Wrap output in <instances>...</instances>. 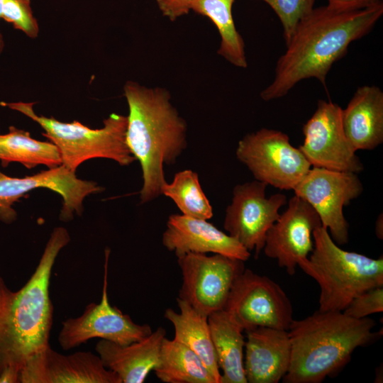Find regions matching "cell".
<instances>
[{
  "instance_id": "1",
  "label": "cell",
  "mask_w": 383,
  "mask_h": 383,
  "mask_svg": "<svg viewBox=\"0 0 383 383\" xmlns=\"http://www.w3.org/2000/svg\"><path fill=\"white\" fill-rule=\"evenodd\" d=\"M383 14L381 0L355 10L328 5L313 8L297 24L287 50L277 60L272 82L260 93L266 101L284 96L300 81L316 78L326 87L333 63L349 45L374 28Z\"/></svg>"
},
{
  "instance_id": "2",
  "label": "cell",
  "mask_w": 383,
  "mask_h": 383,
  "mask_svg": "<svg viewBox=\"0 0 383 383\" xmlns=\"http://www.w3.org/2000/svg\"><path fill=\"white\" fill-rule=\"evenodd\" d=\"M70 241L65 228H55L35 271L19 289H10L0 276V374L7 367L21 374L31 357L50 345V277L59 252Z\"/></svg>"
},
{
  "instance_id": "3",
  "label": "cell",
  "mask_w": 383,
  "mask_h": 383,
  "mask_svg": "<svg viewBox=\"0 0 383 383\" xmlns=\"http://www.w3.org/2000/svg\"><path fill=\"white\" fill-rule=\"evenodd\" d=\"M123 94L129 109L126 141L141 166L140 198L143 204L162 194L166 182L164 165L174 164L187 148V123L164 88L128 81Z\"/></svg>"
},
{
  "instance_id": "4",
  "label": "cell",
  "mask_w": 383,
  "mask_h": 383,
  "mask_svg": "<svg viewBox=\"0 0 383 383\" xmlns=\"http://www.w3.org/2000/svg\"><path fill=\"white\" fill-rule=\"evenodd\" d=\"M376 325L367 317L355 318L343 311H319L293 320L288 335L291 360L283 377L285 383H320L339 372L357 347L375 340Z\"/></svg>"
},
{
  "instance_id": "5",
  "label": "cell",
  "mask_w": 383,
  "mask_h": 383,
  "mask_svg": "<svg viewBox=\"0 0 383 383\" xmlns=\"http://www.w3.org/2000/svg\"><path fill=\"white\" fill-rule=\"evenodd\" d=\"M313 249L298 266L320 286L319 311H343L362 293L383 286V257L341 249L321 226L313 232Z\"/></svg>"
},
{
  "instance_id": "6",
  "label": "cell",
  "mask_w": 383,
  "mask_h": 383,
  "mask_svg": "<svg viewBox=\"0 0 383 383\" xmlns=\"http://www.w3.org/2000/svg\"><path fill=\"white\" fill-rule=\"evenodd\" d=\"M33 104L22 101L0 103L40 125L45 131L43 135L58 148L62 165L71 171L75 172L82 162L92 158L111 159L122 166L136 160L126 141V116L113 113L104 120L102 128L92 129L77 121L66 123L39 116L34 111Z\"/></svg>"
},
{
  "instance_id": "7",
  "label": "cell",
  "mask_w": 383,
  "mask_h": 383,
  "mask_svg": "<svg viewBox=\"0 0 383 383\" xmlns=\"http://www.w3.org/2000/svg\"><path fill=\"white\" fill-rule=\"evenodd\" d=\"M235 154L255 180L280 190H293L311 167L289 137L274 129L263 128L245 135Z\"/></svg>"
},
{
  "instance_id": "8",
  "label": "cell",
  "mask_w": 383,
  "mask_h": 383,
  "mask_svg": "<svg viewBox=\"0 0 383 383\" xmlns=\"http://www.w3.org/2000/svg\"><path fill=\"white\" fill-rule=\"evenodd\" d=\"M223 310L245 332L259 327L288 331L294 320L291 301L282 288L245 268L235 279Z\"/></svg>"
},
{
  "instance_id": "9",
  "label": "cell",
  "mask_w": 383,
  "mask_h": 383,
  "mask_svg": "<svg viewBox=\"0 0 383 383\" xmlns=\"http://www.w3.org/2000/svg\"><path fill=\"white\" fill-rule=\"evenodd\" d=\"M182 274L178 298L207 316L223 310L244 261L221 254L189 252L177 257Z\"/></svg>"
},
{
  "instance_id": "10",
  "label": "cell",
  "mask_w": 383,
  "mask_h": 383,
  "mask_svg": "<svg viewBox=\"0 0 383 383\" xmlns=\"http://www.w3.org/2000/svg\"><path fill=\"white\" fill-rule=\"evenodd\" d=\"M109 250H105V263L101 299L99 304L91 302L86 306L83 313L62 322L57 340L64 350L79 347L91 338L126 345L139 341L149 335L151 327L138 324L118 307L111 306L108 297V264Z\"/></svg>"
},
{
  "instance_id": "11",
  "label": "cell",
  "mask_w": 383,
  "mask_h": 383,
  "mask_svg": "<svg viewBox=\"0 0 383 383\" xmlns=\"http://www.w3.org/2000/svg\"><path fill=\"white\" fill-rule=\"evenodd\" d=\"M293 191L313 208L336 244L348 243L349 224L343 210L363 192L357 173L311 167Z\"/></svg>"
},
{
  "instance_id": "12",
  "label": "cell",
  "mask_w": 383,
  "mask_h": 383,
  "mask_svg": "<svg viewBox=\"0 0 383 383\" xmlns=\"http://www.w3.org/2000/svg\"><path fill=\"white\" fill-rule=\"evenodd\" d=\"M267 185L254 180L237 184L226 210L223 228L248 251L257 257L263 250L267 232L279 216V209L287 204L285 194L266 196Z\"/></svg>"
},
{
  "instance_id": "13",
  "label": "cell",
  "mask_w": 383,
  "mask_h": 383,
  "mask_svg": "<svg viewBox=\"0 0 383 383\" xmlns=\"http://www.w3.org/2000/svg\"><path fill=\"white\" fill-rule=\"evenodd\" d=\"M342 109L331 101L318 100L303 126L304 140L298 148L311 167L359 173L364 166L345 136Z\"/></svg>"
},
{
  "instance_id": "14",
  "label": "cell",
  "mask_w": 383,
  "mask_h": 383,
  "mask_svg": "<svg viewBox=\"0 0 383 383\" xmlns=\"http://www.w3.org/2000/svg\"><path fill=\"white\" fill-rule=\"evenodd\" d=\"M38 188H47L60 194L63 205L60 218L63 221L72 220L74 212L81 215L84 198L104 189L93 181L77 178L74 172L62 165L22 178L11 177L0 172V221L5 223L15 221L17 213L13 204Z\"/></svg>"
},
{
  "instance_id": "15",
  "label": "cell",
  "mask_w": 383,
  "mask_h": 383,
  "mask_svg": "<svg viewBox=\"0 0 383 383\" xmlns=\"http://www.w3.org/2000/svg\"><path fill=\"white\" fill-rule=\"evenodd\" d=\"M321 226V219L313 208L294 195L267 232L263 248L265 255L277 260L280 267L293 275L298 264L312 252L313 232Z\"/></svg>"
},
{
  "instance_id": "16",
  "label": "cell",
  "mask_w": 383,
  "mask_h": 383,
  "mask_svg": "<svg viewBox=\"0 0 383 383\" xmlns=\"http://www.w3.org/2000/svg\"><path fill=\"white\" fill-rule=\"evenodd\" d=\"M19 383H121L100 357L91 351L62 355L50 345L31 357L22 368Z\"/></svg>"
},
{
  "instance_id": "17",
  "label": "cell",
  "mask_w": 383,
  "mask_h": 383,
  "mask_svg": "<svg viewBox=\"0 0 383 383\" xmlns=\"http://www.w3.org/2000/svg\"><path fill=\"white\" fill-rule=\"evenodd\" d=\"M162 242L177 257L189 252H212L245 262L250 257V252L239 241L207 220L183 214L169 216Z\"/></svg>"
},
{
  "instance_id": "18",
  "label": "cell",
  "mask_w": 383,
  "mask_h": 383,
  "mask_svg": "<svg viewBox=\"0 0 383 383\" xmlns=\"http://www.w3.org/2000/svg\"><path fill=\"white\" fill-rule=\"evenodd\" d=\"M244 370L249 383H277L287 372L291 343L286 330L259 327L246 331Z\"/></svg>"
},
{
  "instance_id": "19",
  "label": "cell",
  "mask_w": 383,
  "mask_h": 383,
  "mask_svg": "<svg viewBox=\"0 0 383 383\" xmlns=\"http://www.w3.org/2000/svg\"><path fill=\"white\" fill-rule=\"evenodd\" d=\"M166 331L157 328L143 339L121 345L101 339L95 350L104 366L115 372L121 383H143L157 365Z\"/></svg>"
},
{
  "instance_id": "20",
  "label": "cell",
  "mask_w": 383,
  "mask_h": 383,
  "mask_svg": "<svg viewBox=\"0 0 383 383\" xmlns=\"http://www.w3.org/2000/svg\"><path fill=\"white\" fill-rule=\"evenodd\" d=\"M342 124L347 139L357 151L373 150L383 142V92L374 85L357 89L345 109Z\"/></svg>"
},
{
  "instance_id": "21",
  "label": "cell",
  "mask_w": 383,
  "mask_h": 383,
  "mask_svg": "<svg viewBox=\"0 0 383 383\" xmlns=\"http://www.w3.org/2000/svg\"><path fill=\"white\" fill-rule=\"evenodd\" d=\"M179 312L168 308L164 317L173 326L174 340L185 345L202 360L216 383H221V373L212 343L208 316L196 311L188 302L177 298Z\"/></svg>"
},
{
  "instance_id": "22",
  "label": "cell",
  "mask_w": 383,
  "mask_h": 383,
  "mask_svg": "<svg viewBox=\"0 0 383 383\" xmlns=\"http://www.w3.org/2000/svg\"><path fill=\"white\" fill-rule=\"evenodd\" d=\"M208 323L218 365L222 370L221 383H247L243 330L223 309L209 315Z\"/></svg>"
},
{
  "instance_id": "23",
  "label": "cell",
  "mask_w": 383,
  "mask_h": 383,
  "mask_svg": "<svg viewBox=\"0 0 383 383\" xmlns=\"http://www.w3.org/2000/svg\"><path fill=\"white\" fill-rule=\"evenodd\" d=\"M153 370L165 383H216L193 350L166 337L161 345L159 362Z\"/></svg>"
},
{
  "instance_id": "24",
  "label": "cell",
  "mask_w": 383,
  "mask_h": 383,
  "mask_svg": "<svg viewBox=\"0 0 383 383\" xmlns=\"http://www.w3.org/2000/svg\"><path fill=\"white\" fill-rule=\"evenodd\" d=\"M0 161L3 167L14 162L28 169L39 165L51 169L62 164L55 144L33 139L28 132L15 126H10L7 133L0 135Z\"/></svg>"
},
{
  "instance_id": "25",
  "label": "cell",
  "mask_w": 383,
  "mask_h": 383,
  "mask_svg": "<svg viewBox=\"0 0 383 383\" xmlns=\"http://www.w3.org/2000/svg\"><path fill=\"white\" fill-rule=\"evenodd\" d=\"M233 2L234 0H194L191 10L209 18L216 25L221 37L218 54L233 65L245 68L248 63L245 43L235 26Z\"/></svg>"
},
{
  "instance_id": "26",
  "label": "cell",
  "mask_w": 383,
  "mask_h": 383,
  "mask_svg": "<svg viewBox=\"0 0 383 383\" xmlns=\"http://www.w3.org/2000/svg\"><path fill=\"white\" fill-rule=\"evenodd\" d=\"M162 194L170 197L183 215L208 220L213 216L212 206L204 193L198 174L185 170L175 174L171 183L162 187Z\"/></svg>"
},
{
  "instance_id": "27",
  "label": "cell",
  "mask_w": 383,
  "mask_h": 383,
  "mask_svg": "<svg viewBox=\"0 0 383 383\" xmlns=\"http://www.w3.org/2000/svg\"><path fill=\"white\" fill-rule=\"evenodd\" d=\"M266 3L279 18L287 44L299 22L313 9L316 0H260Z\"/></svg>"
},
{
  "instance_id": "28",
  "label": "cell",
  "mask_w": 383,
  "mask_h": 383,
  "mask_svg": "<svg viewBox=\"0 0 383 383\" xmlns=\"http://www.w3.org/2000/svg\"><path fill=\"white\" fill-rule=\"evenodd\" d=\"M1 18L30 38L38 36L39 26L33 13L30 0H6Z\"/></svg>"
},
{
  "instance_id": "29",
  "label": "cell",
  "mask_w": 383,
  "mask_h": 383,
  "mask_svg": "<svg viewBox=\"0 0 383 383\" xmlns=\"http://www.w3.org/2000/svg\"><path fill=\"white\" fill-rule=\"evenodd\" d=\"M383 311V286L370 289L356 296L343 312L355 318Z\"/></svg>"
},
{
  "instance_id": "30",
  "label": "cell",
  "mask_w": 383,
  "mask_h": 383,
  "mask_svg": "<svg viewBox=\"0 0 383 383\" xmlns=\"http://www.w3.org/2000/svg\"><path fill=\"white\" fill-rule=\"evenodd\" d=\"M194 0H157V5L163 16L171 21H175L187 14L192 9Z\"/></svg>"
},
{
  "instance_id": "31",
  "label": "cell",
  "mask_w": 383,
  "mask_h": 383,
  "mask_svg": "<svg viewBox=\"0 0 383 383\" xmlns=\"http://www.w3.org/2000/svg\"><path fill=\"white\" fill-rule=\"evenodd\" d=\"M381 0H328V6L339 10H355L375 4Z\"/></svg>"
},
{
  "instance_id": "32",
  "label": "cell",
  "mask_w": 383,
  "mask_h": 383,
  "mask_svg": "<svg viewBox=\"0 0 383 383\" xmlns=\"http://www.w3.org/2000/svg\"><path fill=\"white\" fill-rule=\"evenodd\" d=\"M375 233L379 239H382V215H379L375 223Z\"/></svg>"
},
{
  "instance_id": "33",
  "label": "cell",
  "mask_w": 383,
  "mask_h": 383,
  "mask_svg": "<svg viewBox=\"0 0 383 383\" xmlns=\"http://www.w3.org/2000/svg\"><path fill=\"white\" fill-rule=\"evenodd\" d=\"M4 49V40L2 34L0 33V55Z\"/></svg>"
},
{
  "instance_id": "34",
  "label": "cell",
  "mask_w": 383,
  "mask_h": 383,
  "mask_svg": "<svg viewBox=\"0 0 383 383\" xmlns=\"http://www.w3.org/2000/svg\"><path fill=\"white\" fill-rule=\"evenodd\" d=\"M6 0H0V18H1L2 10Z\"/></svg>"
}]
</instances>
